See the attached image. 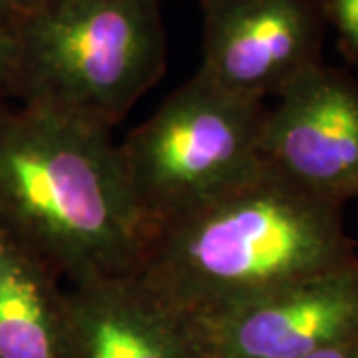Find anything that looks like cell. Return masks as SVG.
Returning a JSON list of instances; mask_svg holds the SVG:
<instances>
[{"mask_svg":"<svg viewBox=\"0 0 358 358\" xmlns=\"http://www.w3.org/2000/svg\"><path fill=\"white\" fill-rule=\"evenodd\" d=\"M267 108L263 169L329 203H358V82L324 62Z\"/></svg>","mask_w":358,"mask_h":358,"instance_id":"cell-5","label":"cell"},{"mask_svg":"<svg viewBox=\"0 0 358 358\" xmlns=\"http://www.w3.org/2000/svg\"><path fill=\"white\" fill-rule=\"evenodd\" d=\"M68 287L0 225V358H66Z\"/></svg>","mask_w":358,"mask_h":358,"instance_id":"cell-9","label":"cell"},{"mask_svg":"<svg viewBox=\"0 0 358 358\" xmlns=\"http://www.w3.org/2000/svg\"><path fill=\"white\" fill-rule=\"evenodd\" d=\"M307 358H358V338L345 341V343H338V345L329 346V348H322V350Z\"/></svg>","mask_w":358,"mask_h":358,"instance_id":"cell-13","label":"cell"},{"mask_svg":"<svg viewBox=\"0 0 358 358\" xmlns=\"http://www.w3.org/2000/svg\"><path fill=\"white\" fill-rule=\"evenodd\" d=\"M193 327L209 358H307L358 338V259Z\"/></svg>","mask_w":358,"mask_h":358,"instance_id":"cell-7","label":"cell"},{"mask_svg":"<svg viewBox=\"0 0 358 358\" xmlns=\"http://www.w3.org/2000/svg\"><path fill=\"white\" fill-rule=\"evenodd\" d=\"M327 22L336 30L341 50L358 66V0H320Z\"/></svg>","mask_w":358,"mask_h":358,"instance_id":"cell-10","label":"cell"},{"mask_svg":"<svg viewBox=\"0 0 358 358\" xmlns=\"http://www.w3.org/2000/svg\"><path fill=\"white\" fill-rule=\"evenodd\" d=\"M0 225L66 287L136 275L154 235L112 134L22 103L0 115Z\"/></svg>","mask_w":358,"mask_h":358,"instance_id":"cell-1","label":"cell"},{"mask_svg":"<svg viewBox=\"0 0 358 358\" xmlns=\"http://www.w3.org/2000/svg\"><path fill=\"white\" fill-rule=\"evenodd\" d=\"M66 358H209L192 320L136 275L68 287Z\"/></svg>","mask_w":358,"mask_h":358,"instance_id":"cell-8","label":"cell"},{"mask_svg":"<svg viewBox=\"0 0 358 358\" xmlns=\"http://www.w3.org/2000/svg\"><path fill=\"white\" fill-rule=\"evenodd\" d=\"M320 0H233L205 10L199 74L245 100L277 98L322 64Z\"/></svg>","mask_w":358,"mask_h":358,"instance_id":"cell-6","label":"cell"},{"mask_svg":"<svg viewBox=\"0 0 358 358\" xmlns=\"http://www.w3.org/2000/svg\"><path fill=\"white\" fill-rule=\"evenodd\" d=\"M164 0H44L16 22L14 100L110 131L164 76Z\"/></svg>","mask_w":358,"mask_h":358,"instance_id":"cell-3","label":"cell"},{"mask_svg":"<svg viewBox=\"0 0 358 358\" xmlns=\"http://www.w3.org/2000/svg\"><path fill=\"white\" fill-rule=\"evenodd\" d=\"M355 259L345 207L263 169L155 231L136 277L164 305L201 324Z\"/></svg>","mask_w":358,"mask_h":358,"instance_id":"cell-2","label":"cell"},{"mask_svg":"<svg viewBox=\"0 0 358 358\" xmlns=\"http://www.w3.org/2000/svg\"><path fill=\"white\" fill-rule=\"evenodd\" d=\"M265 114V102L229 94L195 72L129 131L120 154L154 233L263 173Z\"/></svg>","mask_w":358,"mask_h":358,"instance_id":"cell-4","label":"cell"},{"mask_svg":"<svg viewBox=\"0 0 358 358\" xmlns=\"http://www.w3.org/2000/svg\"><path fill=\"white\" fill-rule=\"evenodd\" d=\"M201 4V8L205 10H211V8H217L221 4H227V2H233V0H197Z\"/></svg>","mask_w":358,"mask_h":358,"instance_id":"cell-14","label":"cell"},{"mask_svg":"<svg viewBox=\"0 0 358 358\" xmlns=\"http://www.w3.org/2000/svg\"><path fill=\"white\" fill-rule=\"evenodd\" d=\"M42 2L44 0H0V22L16 24Z\"/></svg>","mask_w":358,"mask_h":358,"instance_id":"cell-12","label":"cell"},{"mask_svg":"<svg viewBox=\"0 0 358 358\" xmlns=\"http://www.w3.org/2000/svg\"><path fill=\"white\" fill-rule=\"evenodd\" d=\"M16 66H18L16 24L0 22V115L8 108H13L10 100H14Z\"/></svg>","mask_w":358,"mask_h":358,"instance_id":"cell-11","label":"cell"}]
</instances>
